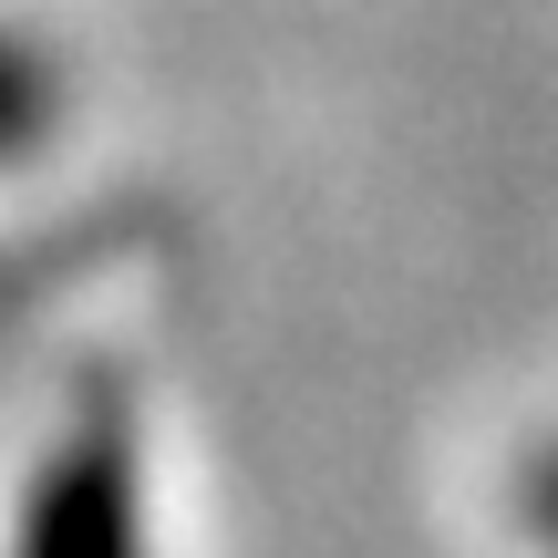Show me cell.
Listing matches in <instances>:
<instances>
[{
    "instance_id": "2",
    "label": "cell",
    "mask_w": 558,
    "mask_h": 558,
    "mask_svg": "<svg viewBox=\"0 0 558 558\" xmlns=\"http://www.w3.org/2000/svg\"><path fill=\"white\" fill-rule=\"evenodd\" d=\"M41 135H52V73L21 41H0V166H21Z\"/></svg>"
},
{
    "instance_id": "1",
    "label": "cell",
    "mask_w": 558,
    "mask_h": 558,
    "mask_svg": "<svg viewBox=\"0 0 558 558\" xmlns=\"http://www.w3.org/2000/svg\"><path fill=\"white\" fill-rule=\"evenodd\" d=\"M11 558H145V465L124 403H83L73 435L32 465Z\"/></svg>"
},
{
    "instance_id": "3",
    "label": "cell",
    "mask_w": 558,
    "mask_h": 558,
    "mask_svg": "<svg viewBox=\"0 0 558 558\" xmlns=\"http://www.w3.org/2000/svg\"><path fill=\"white\" fill-rule=\"evenodd\" d=\"M518 507H527V527H538V538L558 548V445H548L538 465H527V486H518Z\"/></svg>"
}]
</instances>
